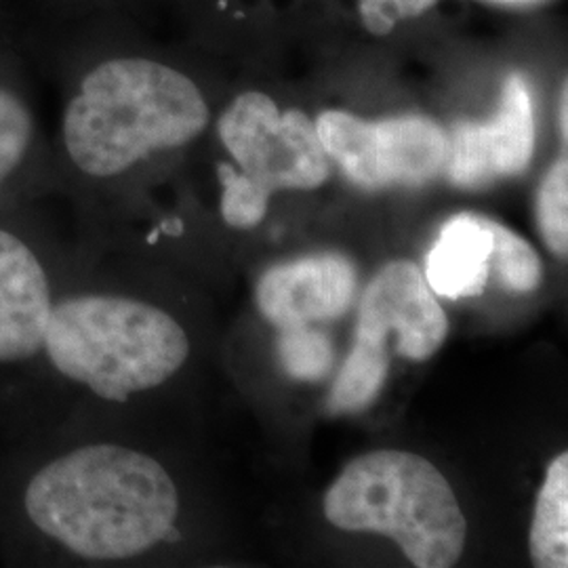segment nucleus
I'll return each mask as SVG.
<instances>
[{
  "instance_id": "obj_7",
  "label": "nucleus",
  "mask_w": 568,
  "mask_h": 568,
  "mask_svg": "<svg viewBox=\"0 0 568 568\" xmlns=\"http://www.w3.org/2000/svg\"><path fill=\"white\" fill-rule=\"evenodd\" d=\"M316 131L326 156L365 190L424 185L447 166L448 133L426 116L368 122L342 110H326Z\"/></svg>"
},
{
  "instance_id": "obj_18",
  "label": "nucleus",
  "mask_w": 568,
  "mask_h": 568,
  "mask_svg": "<svg viewBox=\"0 0 568 568\" xmlns=\"http://www.w3.org/2000/svg\"><path fill=\"white\" fill-rule=\"evenodd\" d=\"M217 178L222 183V217L227 225L248 230L262 224L267 213L270 196L255 187L232 164H217Z\"/></svg>"
},
{
  "instance_id": "obj_20",
  "label": "nucleus",
  "mask_w": 568,
  "mask_h": 568,
  "mask_svg": "<svg viewBox=\"0 0 568 568\" xmlns=\"http://www.w3.org/2000/svg\"><path fill=\"white\" fill-rule=\"evenodd\" d=\"M21 28L18 16L11 7V0H0V42L20 37Z\"/></svg>"
},
{
  "instance_id": "obj_12",
  "label": "nucleus",
  "mask_w": 568,
  "mask_h": 568,
  "mask_svg": "<svg viewBox=\"0 0 568 568\" xmlns=\"http://www.w3.org/2000/svg\"><path fill=\"white\" fill-rule=\"evenodd\" d=\"M490 253L488 220L467 213L448 220L427 253V286L447 300L480 295L490 274Z\"/></svg>"
},
{
  "instance_id": "obj_17",
  "label": "nucleus",
  "mask_w": 568,
  "mask_h": 568,
  "mask_svg": "<svg viewBox=\"0 0 568 568\" xmlns=\"http://www.w3.org/2000/svg\"><path fill=\"white\" fill-rule=\"evenodd\" d=\"M537 222L544 241L556 257L568 253V163L567 156L551 164L537 196Z\"/></svg>"
},
{
  "instance_id": "obj_14",
  "label": "nucleus",
  "mask_w": 568,
  "mask_h": 568,
  "mask_svg": "<svg viewBox=\"0 0 568 568\" xmlns=\"http://www.w3.org/2000/svg\"><path fill=\"white\" fill-rule=\"evenodd\" d=\"M389 371L386 342L356 335L354 347L345 358L331 396V413H361L375 403Z\"/></svg>"
},
{
  "instance_id": "obj_16",
  "label": "nucleus",
  "mask_w": 568,
  "mask_h": 568,
  "mask_svg": "<svg viewBox=\"0 0 568 568\" xmlns=\"http://www.w3.org/2000/svg\"><path fill=\"white\" fill-rule=\"evenodd\" d=\"M488 230L493 236L490 260H495L499 281L514 293H530L539 288L544 281V265L537 251L506 225L488 220Z\"/></svg>"
},
{
  "instance_id": "obj_11",
  "label": "nucleus",
  "mask_w": 568,
  "mask_h": 568,
  "mask_svg": "<svg viewBox=\"0 0 568 568\" xmlns=\"http://www.w3.org/2000/svg\"><path fill=\"white\" fill-rule=\"evenodd\" d=\"M356 270L342 255H312L267 270L257 305L272 325H310L337 318L354 302Z\"/></svg>"
},
{
  "instance_id": "obj_21",
  "label": "nucleus",
  "mask_w": 568,
  "mask_h": 568,
  "mask_svg": "<svg viewBox=\"0 0 568 568\" xmlns=\"http://www.w3.org/2000/svg\"><path fill=\"white\" fill-rule=\"evenodd\" d=\"M568 87L567 81L562 82V89H560V98H558V131H560V138L562 143L567 145L568 142Z\"/></svg>"
},
{
  "instance_id": "obj_3",
  "label": "nucleus",
  "mask_w": 568,
  "mask_h": 568,
  "mask_svg": "<svg viewBox=\"0 0 568 568\" xmlns=\"http://www.w3.org/2000/svg\"><path fill=\"white\" fill-rule=\"evenodd\" d=\"M190 356V333L169 307L91 283L77 248L44 342L37 429L100 406H129L173 384Z\"/></svg>"
},
{
  "instance_id": "obj_4",
  "label": "nucleus",
  "mask_w": 568,
  "mask_h": 568,
  "mask_svg": "<svg viewBox=\"0 0 568 568\" xmlns=\"http://www.w3.org/2000/svg\"><path fill=\"white\" fill-rule=\"evenodd\" d=\"M51 201L0 215V443L41 426L44 342L77 251L61 241Z\"/></svg>"
},
{
  "instance_id": "obj_2",
  "label": "nucleus",
  "mask_w": 568,
  "mask_h": 568,
  "mask_svg": "<svg viewBox=\"0 0 568 568\" xmlns=\"http://www.w3.org/2000/svg\"><path fill=\"white\" fill-rule=\"evenodd\" d=\"M60 89L51 135L53 196H91L182 152L211 122L201 84L173 61L142 51L93 49L61 23L21 28Z\"/></svg>"
},
{
  "instance_id": "obj_19",
  "label": "nucleus",
  "mask_w": 568,
  "mask_h": 568,
  "mask_svg": "<svg viewBox=\"0 0 568 568\" xmlns=\"http://www.w3.org/2000/svg\"><path fill=\"white\" fill-rule=\"evenodd\" d=\"M438 0H358L363 26L375 37H386L400 21L424 16Z\"/></svg>"
},
{
  "instance_id": "obj_5",
  "label": "nucleus",
  "mask_w": 568,
  "mask_h": 568,
  "mask_svg": "<svg viewBox=\"0 0 568 568\" xmlns=\"http://www.w3.org/2000/svg\"><path fill=\"white\" fill-rule=\"evenodd\" d=\"M325 516L342 530L386 535L419 568L453 567L466 548V516L447 478L405 450L354 459L326 490Z\"/></svg>"
},
{
  "instance_id": "obj_1",
  "label": "nucleus",
  "mask_w": 568,
  "mask_h": 568,
  "mask_svg": "<svg viewBox=\"0 0 568 568\" xmlns=\"http://www.w3.org/2000/svg\"><path fill=\"white\" fill-rule=\"evenodd\" d=\"M183 495L150 450L65 419L0 443V567L142 560L182 544Z\"/></svg>"
},
{
  "instance_id": "obj_6",
  "label": "nucleus",
  "mask_w": 568,
  "mask_h": 568,
  "mask_svg": "<svg viewBox=\"0 0 568 568\" xmlns=\"http://www.w3.org/2000/svg\"><path fill=\"white\" fill-rule=\"evenodd\" d=\"M217 133L239 173L267 196L281 190H316L331 175L316 122L302 110L281 112L260 91H246L230 103Z\"/></svg>"
},
{
  "instance_id": "obj_13",
  "label": "nucleus",
  "mask_w": 568,
  "mask_h": 568,
  "mask_svg": "<svg viewBox=\"0 0 568 568\" xmlns=\"http://www.w3.org/2000/svg\"><path fill=\"white\" fill-rule=\"evenodd\" d=\"M532 565L539 568L568 567V455H558L548 467L539 490L528 537Z\"/></svg>"
},
{
  "instance_id": "obj_9",
  "label": "nucleus",
  "mask_w": 568,
  "mask_h": 568,
  "mask_svg": "<svg viewBox=\"0 0 568 568\" xmlns=\"http://www.w3.org/2000/svg\"><path fill=\"white\" fill-rule=\"evenodd\" d=\"M535 150L532 100L523 74H509L501 102L488 122H457L448 133L445 175L459 187H485L488 183L520 175Z\"/></svg>"
},
{
  "instance_id": "obj_8",
  "label": "nucleus",
  "mask_w": 568,
  "mask_h": 568,
  "mask_svg": "<svg viewBox=\"0 0 568 568\" xmlns=\"http://www.w3.org/2000/svg\"><path fill=\"white\" fill-rule=\"evenodd\" d=\"M55 199L51 135L20 37L0 42V215L21 204Z\"/></svg>"
},
{
  "instance_id": "obj_10",
  "label": "nucleus",
  "mask_w": 568,
  "mask_h": 568,
  "mask_svg": "<svg viewBox=\"0 0 568 568\" xmlns=\"http://www.w3.org/2000/svg\"><path fill=\"white\" fill-rule=\"evenodd\" d=\"M398 335L396 349L408 361H427L445 344L448 321L422 270L410 262L387 264L366 286L356 335L387 342Z\"/></svg>"
},
{
  "instance_id": "obj_15",
  "label": "nucleus",
  "mask_w": 568,
  "mask_h": 568,
  "mask_svg": "<svg viewBox=\"0 0 568 568\" xmlns=\"http://www.w3.org/2000/svg\"><path fill=\"white\" fill-rule=\"evenodd\" d=\"M278 356L284 371L300 382H321L331 373L335 349L325 333L310 325L284 326Z\"/></svg>"
}]
</instances>
